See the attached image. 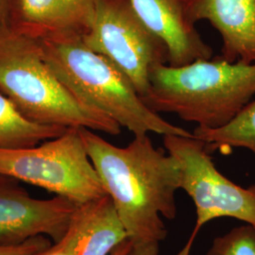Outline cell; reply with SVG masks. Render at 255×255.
Segmentation results:
<instances>
[{
    "label": "cell",
    "mask_w": 255,
    "mask_h": 255,
    "mask_svg": "<svg viewBox=\"0 0 255 255\" xmlns=\"http://www.w3.org/2000/svg\"><path fill=\"white\" fill-rule=\"evenodd\" d=\"M80 133L101 183L133 243L161 242L167 237L162 218L177 217L176 192L181 169L172 155L156 148L147 134L119 147L82 128Z\"/></svg>",
    "instance_id": "1"
},
{
    "label": "cell",
    "mask_w": 255,
    "mask_h": 255,
    "mask_svg": "<svg viewBox=\"0 0 255 255\" xmlns=\"http://www.w3.org/2000/svg\"><path fill=\"white\" fill-rule=\"evenodd\" d=\"M255 96V63H229L221 56L182 66L160 64L142 101L156 114H175L198 127L230 123Z\"/></svg>",
    "instance_id": "2"
},
{
    "label": "cell",
    "mask_w": 255,
    "mask_h": 255,
    "mask_svg": "<svg viewBox=\"0 0 255 255\" xmlns=\"http://www.w3.org/2000/svg\"><path fill=\"white\" fill-rule=\"evenodd\" d=\"M38 43L47 65L77 100L134 136L147 132L193 136L149 109L127 76L108 58L85 46L81 37Z\"/></svg>",
    "instance_id": "3"
},
{
    "label": "cell",
    "mask_w": 255,
    "mask_h": 255,
    "mask_svg": "<svg viewBox=\"0 0 255 255\" xmlns=\"http://www.w3.org/2000/svg\"><path fill=\"white\" fill-rule=\"evenodd\" d=\"M0 93L35 123L121 132L118 122L74 97L46 64L38 42L9 29L0 32Z\"/></svg>",
    "instance_id": "4"
},
{
    "label": "cell",
    "mask_w": 255,
    "mask_h": 255,
    "mask_svg": "<svg viewBox=\"0 0 255 255\" xmlns=\"http://www.w3.org/2000/svg\"><path fill=\"white\" fill-rule=\"evenodd\" d=\"M0 174L66 198L77 205L107 195L80 128H75L41 145L0 149Z\"/></svg>",
    "instance_id": "5"
},
{
    "label": "cell",
    "mask_w": 255,
    "mask_h": 255,
    "mask_svg": "<svg viewBox=\"0 0 255 255\" xmlns=\"http://www.w3.org/2000/svg\"><path fill=\"white\" fill-rule=\"evenodd\" d=\"M164 145L180 165L181 189L191 198L197 214L194 230L177 255H190L200 231L211 220L232 218L255 228V184L245 188L229 180L216 167L208 145L194 135H164Z\"/></svg>",
    "instance_id": "6"
},
{
    "label": "cell",
    "mask_w": 255,
    "mask_h": 255,
    "mask_svg": "<svg viewBox=\"0 0 255 255\" xmlns=\"http://www.w3.org/2000/svg\"><path fill=\"white\" fill-rule=\"evenodd\" d=\"M82 41L116 64L141 98L148 89L152 69L167 64V47L138 16L129 0H97L91 27Z\"/></svg>",
    "instance_id": "7"
},
{
    "label": "cell",
    "mask_w": 255,
    "mask_h": 255,
    "mask_svg": "<svg viewBox=\"0 0 255 255\" xmlns=\"http://www.w3.org/2000/svg\"><path fill=\"white\" fill-rule=\"evenodd\" d=\"M78 206L61 196L34 199L18 180L0 174V245H18L39 236L57 243L65 236Z\"/></svg>",
    "instance_id": "8"
},
{
    "label": "cell",
    "mask_w": 255,
    "mask_h": 255,
    "mask_svg": "<svg viewBox=\"0 0 255 255\" xmlns=\"http://www.w3.org/2000/svg\"><path fill=\"white\" fill-rule=\"evenodd\" d=\"M97 0H10L11 32L37 42L84 36L90 29Z\"/></svg>",
    "instance_id": "9"
},
{
    "label": "cell",
    "mask_w": 255,
    "mask_h": 255,
    "mask_svg": "<svg viewBox=\"0 0 255 255\" xmlns=\"http://www.w3.org/2000/svg\"><path fill=\"white\" fill-rule=\"evenodd\" d=\"M138 16L167 47V64L182 66L213 58V49L186 15L182 0H129Z\"/></svg>",
    "instance_id": "10"
},
{
    "label": "cell",
    "mask_w": 255,
    "mask_h": 255,
    "mask_svg": "<svg viewBox=\"0 0 255 255\" xmlns=\"http://www.w3.org/2000/svg\"><path fill=\"white\" fill-rule=\"evenodd\" d=\"M192 23L207 20L222 38L229 63H255V0H182Z\"/></svg>",
    "instance_id": "11"
},
{
    "label": "cell",
    "mask_w": 255,
    "mask_h": 255,
    "mask_svg": "<svg viewBox=\"0 0 255 255\" xmlns=\"http://www.w3.org/2000/svg\"><path fill=\"white\" fill-rule=\"evenodd\" d=\"M63 238L74 255H110L128 236L106 195L79 205Z\"/></svg>",
    "instance_id": "12"
},
{
    "label": "cell",
    "mask_w": 255,
    "mask_h": 255,
    "mask_svg": "<svg viewBox=\"0 0 255 255\" xmlns=\"http://www.w3.org/2000/svg\"><path fill=\"white\" fill-rule=\"evenodd\" d=\"M66 129L27 119L7 97L0 93V149L37 146L41 142L62 135Z\"/></svg>",
    "instance_id": "13"
},
{
    "label": "cell",
    "mask_w": 255,
    "mask_h": 255,
    "mask_svg": "<svg viewBox=\"0 0 255 255\" xmlns=\"http://www.w3.org/2000/svg\"><path fill=\"white\" fill-rule=\"evenodd\" d=\"M193 135L216 148L243 147L255 156V101L250 102L227 125L219 128L197 127Z\"/></svg>",
    "instance_id": "14"
},
{
    "label": "cell",
    "mask_w": 255,
    "mask_h": 255,
    "mask_svg": "<svg viewBox=\"0 0 255 255\" xmlns=\"http://www.w3.org/2000/svg\"><path fill=\"white\" fill-rule=\"evenodd\" d=\"M207 255H255V228L247 224L216 237Z\"/></svg>",
    "instance_id": "15"
},
{
    "label": "cell",
    "mask_w": 255,
    "mask_h": 255,
    "mask_svg": "<svg viewBox=\"0 0 255 255\" xmlns=\"http://www.w3.org/2000/svg\"><path fill=\"white\" fill-rule=\"evenodd\" d=\"M52 244L48 237L39 236L18 245H0V255H41Z\"/></svg>",
    "instance_id": "16"
},
{
    "label": "cell",
    "mask_w": 255,
    "mask_h": 255,
    "mask_svg": "<svg viewBox=\"0 0 255 255\" xmlns=\"http://www.w3.org/2000/svg\"><path fill=\"white\" fill-rule=\"evenodd\" d=\"M160 242L133 243L126 255H159Z\"/></svg>",
    "instance_id": "17"
},
{
    "label": "cell",
    "mask_w": 255,
    "mask_h": 255,
    "mask_svg": "<svg viewBox=\"0 0 255 255\" xmlns=\"http://www.w3.org/2000/svg\"><path fill=\"white\" fill-rule=\"evenodd\" d=\"M9 1L0 0V32L8 30L9 24Z\"/></svg>",
    "instance_id": "18"
},
{
    "label": "cell",
    "mask_w": 255,
    "mask_h": 255,
    "mask_svg": "<svg viewBox=\"0 0 255 255\" xmlns=\"http://www.w3.org/2000/svg\"><path fill=\"white\" fill-rule=\"evenodd\" d=\"M131 246H132V241L129 238H127L116 247L110 255H126L130 250Z\"/></svg>",
    "instance_id": "19"
}]
</instances>
